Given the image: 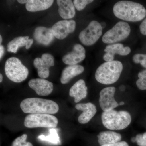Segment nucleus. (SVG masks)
I'll return each instance as SVG.
<instances>
[{
    "mask_svg": "<svg viewBox=\"0 0 146 146\" xmlns=\"http://www.w3.org/2000/svg\"><path fill=\"white\" fill-rule=\"evenodd\" d=\"M113 10L117 18L129 22L141 21L146 16V10L143 6L131 1L118 2L114 5Z\"/></svg>",
    "mask_w": 146,
    "mask_h": 146,
    "instance_id": "1",
    "label": "nucleus"
},
{
    "mask_svg": "<svg viewBox=\"0 0 146 146\" xmlns=\"http://www.w3.org/2000/svg\"><path fill=\"white\" fill-rule=\"evenodd\" d=\"M20 106L24 113L29 114L54 115L59 109L58 104L52 100L36 98L24 99Z\"/></svg>",
    "mask_w": 146,
    "mask_h": 146,
    "instance_id": "2",
    "label": "nucleus"
},
{
    "mask_svg": "<svg viewBox=\"0 0 146 146\" xmlns=\"http://www.w3.org/2000/svg\"><path fill=\"white\" fill-rule=\"evenodd\" d=\"M123 69L122 63L119 61L106 62L97 69L95 78L102 84L109 85L114 84L119 78Z\"/></svg>",
    "mask_w": 146,
    "mask_h": 146,
    "instance_id": "3",
    "label": "nucleus"
},
{
    "mask_svg": "<svg viewBox=\"0 0 146 146\" xmlns=\"http://www.w3.org/2000/svg\"><path fill=\"white\" fill-rule=\"evenodd\" d=\"M102 123L105 127L112 130L125 129L130 125L131 117L130 113L125 110L117 111L112 110L103 112L102 114Z\"/></svg>",
    "mask_w": 146,
    "mask_h": 146,
    "instance_id": "4",
    "label": "nucleus"
},
{
    "mask_svg": "<svg viewBox=\"0 0 146 146\" xmlns=\"http://www.w3.org/2000/svg\"><path fill=\"white\" fill-rule=\"evenodd\" d=\"M5 72L7 77L16 83L25 80L29 73L28 69L23 65L20 59L15 57L9 58L6 60Z\"/></svg>",
    "mask_w": 146,
    "mask_h": 146,
    "instance_id": "5",
    "label": "nucleus"
},
{
    "mask_svg": "<svg viewBox=\"0 0 146 146\" xmlns=\"http://www.w3.org/2000/svg\"><path fill=\"white\" fill-rule=\"evenodd\" d=\"M130 32L129 25L126 22L121 21L104 33L102 41L105 44H114L126 39Z\"/></svg>",
    "mask_w": 146,
    "mask_h": 146,
    "instance_id": "6",
    "label": "nucleus"
},
{
    "mask_svg": "<svg viewBox=\"0 0 146 146\" xmlns=\"http://www.w3.org/2000/svg\"><path fill=\"white\" fill-rule=\"evenodd\" d=\"M58 124L57 118L49 114H29L26 117L24 125L29 128H55Z\"/></svg>",
    "mask_w": 146,
    "mask_h": 146,
    "instance_id": "7",
    "label": "nucleus"
},
{
    "mask_svg": "<svg viewBox=\"0 0 146 146\" xmlns=\"http://www.w3.org/2000/svg\"><path fill=\"white\" fill-rule=\"evenodd\" d=\"M102 29L100 23L98 21H91L88 26L80 33L79 39L85 46L94 45L101 36Z\"/></svg>",
    "mask_w": 146,
    "mask_h": 146,
    "instance_id": "8",
    "label": "nucleus"
},
{
    "mask_svg": "<svg viewBox=\"0 0 146 146\" xmlns=\"http://www.w3.org/2000/svg\"><path fill=\"white\" fill-rule=\"evenodd\" d=\"M116 88L107 87L102 89L100 93L99 104L104 112L114 110L119 104L115 98Z\"/></svg>",
    "mask_w": 146,
    "mask_h": 146,
    "instance_id": "9",
    "label": "nucleus"
},
{
    "mask_svg": "<svg viewBox=\"0 0 146 146\" xmlns=\"http://www.w3.org/2000/svg\"><path fill=\"white\" fill-rule=\"evenodd\" d=\"M33 65L35 68L37 69L39 77L46 78L49 76L50 68L54 66V58L50 54H44L41 58H36L34 59Z\"/></svg>",
    "mask_w": 146,
    "mask_h": 146,
    "instance_id": "10",
    "label": "nucleus"
},
{
    "mask_svg": "<svg viewBox=\"0 0 146 146\" xmlns=\"http://www.w3.org/2000/svg\"><path fill=\"white\" fill-rule=\"evenodd\" d=\"M76 23L74 20H62L58 21L53 25V33L55 37L62 40L67 37L68 35L74 31Z\"/></svg>",
    "mask_w": 146,
    "mask_h": 146,
    "instance_id": "11",
    "label": "nucleus"
},
{
    "mask_svg": "<svg viewBox=\"0 0 146 146\" xmlns=\"http://www.w3.org/2000/svg\"><path fill=\"white\" fill-rule=\"evenodd\" d=\"M29 86L40 96H48L51 94L54 86L52 82L45 79H32L29 82Z\"/></svg>",
    "mask_w": 146,
    "mask_h": 146,
    "instance_id": "12",
    "label": "nucleus"
},
{
    "mask_svg": "<svg viewBox=\"0 0 146 146\" xmlns=\"http://www.w3.org/2000/svg\"><path fill=\"white\" fill-rule=\"evenodd\" d=\"M86 57L85 50L81 45L76 44L73 47V50L63 56V63L66 65H77L84 60Z\"/></svg>",
    "mask_w": 146,
    "mask_h": 146,
    "instance_id": "13",
    "label": "nucleus"
},
{
    "mask_svg": "<svg viewBox=\"0 0 146 146\" xmlns=\"http://www.w3.org/2000/svg\"><path fill=\"white\" fill-rule=\"evenodd\" d=\"M75 108L77 110L82 111L78 118V122L82 124L89 122L97 113L96 106L91 102L78 104Z\"/></svg>",
    "mask_w": 146,
    "mask_h": 146,
    "instance_id": "14",
    "label": "nucleus"
},
{
    "mask_svg": "<svg viewBox=\"0 0 146 146\" xmlns=\"http://www.w3.org/2000/svg\"><path fill=\"white\" fill-rule=\"evenodd\" d=\"M104 50L106 53L103 56V59L106 62L113 61L115 54L126 56L131 51L129 47H124L121 44L108 45L106 47Z\"/></svg>",
    "mask_w": 146,
    "mask_h": 146,
    "instance_id": "15",
    "label": "nucleus"
},
{
    "mask_svg": "<svg viewBox=\"0 0 146 146\" xmlns=\"http://www.w3.org/2000/svg\"><path fill=\"white\" fill-rule=\"evenodd\" d=\"M33 36L38 44L48 46L53 41L55 36L52 28L38 27L35 29Z\"/></svg>",
    "mask_w": 146,
    "mask_h": 146,
    "instance_id": "16",
    "label": "nucleus"
},
{
    "mask_svg": "<svg viewBox=\"0 0 146 146\" xmlns=\"http://www.w3.org/2000/svg\"><path fill=\"white\" fill-rule=\"evenodd\" d=\"M69 95L74 98L75 103L85 98L87 95V88L84 80L80 79L77 81L70 89Z\"/></svg>",
    "mask_w": 146,
    "mask_h": 146,
    "instance_id": "17",
    "label": "nucleus"
},
{
    "mask_svg": "<svg viewBox=\"0 0 146 146\" xmlns=\"http://www.w3.org/2000/svg\"><path fill=\"white\" fill-rule=\"evenodd\" d=\"M58 13L63 19H71L75 15V7L71 0H57Z\"/></svg>",
    "mask_w": 146,
    "mask_h": 146,
    "instance_id": "18",
    "label": "nucleus"
},
{
    "mask_svg": "<svg viewBox=\"0 0 146 146\" xmlns=\"http://www.w3.org/2000/svg\"><path fill=\"white\" fill-rule=\"evenodd\" d=\"M33 39H29L28 36H19L14 38L7 45V50L9 52L16 53L18 49L25 46L26 49H29L33 43Z\"/></svg>",
    "mask_w": 146,
    "mask_h": 146,
    "instance_id": "19",
    "label": "nucleus"
},
{
    "mask_svg": "<svg viewBox=\"0 0 146 146\" xmlns=\"http://www.w3.org/2000/svg\"><path fill=\"white\" fill-rule=\"evenodd\" d=\"M84 71L83 66L78 65H69L63 70L60 78L62 84L68 83L72 78L79 75Z\"/></svg>",
    "mask_w": 146,
    "mask_h": 146,
    "instance_id": "20",
    "label": "nucleus"
},
{
    "mask_svg": "<svg viewBox=\"0 0 146 146\" xmlns=\"http://www.w3.org/2000/svg\"><path fill=\"white\" fill-rule=\"evenodd\" d=\"M98 142L101 145H110L120 142L122 136L113 131H102L98 135Z\"/></svg>",
    "mask_w": 146,
    "mask_h": 146,
    "instance_id": "21",
    "label": "nucleus"
},
{
    "mask_svg": "<svg viewBox=\"0 0 146 146\" xmlns=\"http://www.w3.org/2000/svg\"><path fill=\"white\" fill-rule=\"evenodd\" d=\"M53 0H29L26 8L30 12H36L49 8L53 3Z\"/></svg>",
    "mask_w": 146,
    "mask_h": 146,
    "instance_id": "22",
    "label": "nucleus"
},
{
    "mask_svg": "<svg viewBox=\"0 0 146 146\" xmlns=\"http://www.w3.org/2000/svg\"><path fill=\"white\" fill-rule=\"evenodd\" d=\"M38 139L40 141L48 142L53 145H59L61 144L60 137L58 136L57 130L54 128L50 129L49 134L48 136L40 135L38 136Z\"/></svg>",
    "mask_w": 146,
    "mask_h": 146,
    "instance_id": "23",
    "label": "nucleus"
},
{
    "mask_svg": "<svg viewBox=\"0 0 146 146\" xmlns=\"http://www.w3.org/2000/svg\"><path fill=\"white\" fill-rule=\"evenodd\" d=\"M138 77L139 79L136 82L137 87L140 90H146V70L138 73Z\"/></svg>",
    "mask_w": 146,
    "mask_h": 146,
    "instance_id": "24",
    "label": "nucleus"
},
{
    "mask_svg": "<svg viewBox=\"0 0 146 146\" xmlns=\"http://www.w3.org/2000/svg\"><path fill=\"white\" fill-rule=\"evenodd\" d=\"M27 135L24 134L15 139L12 144V146H33L30 142H27Z\"/></svg>",
    "mask_w": 146,
    "mask_h": 146,
    "instance_id": "25",
    "label": "nucleus"
},
{
    "mask_svg": "<svg viewBox=\"0 0 146 146\" xmlns=\"http://www.w3.org/2000/svg\"><path fill=\"white\" fill-rule=\"evenodd\" d=\"M93 1V0H74L73 3L76 9L80 11L84 9L87 5Z\"/></svg>",
    "mask_w": 146,
    "mask_h": 146,
    "instance_id": "26",
    "label": "nucleus"
},
{
    "mask_svg": "<svg viewBox=\"0 0 146 146\" xmlns=\"http://www.w3.org/2000/svg\"><path fill=\"white\" fill-rule=\"evenodd\" d=\"M133 62L136 63H140L144 68H146V54H137L133 57Z\"/></svg>",
    "mask_w": 146,
    "mask_h": 146,
    "instance_id": "27",
    "label": "nucleus"
},
{
    "mask_svg": "<svg viewBox=\"0 0 146 146\" xmlns=\"http://www.w3.org/2000/svg\"><path fill=\"white\" fill-rule=\"evenodd\" d=\"M136 139L138 146H146V132L136 135Z\"/></svg>",
    "mask_w": 146,
    "mask_h": 146,
    "instance_id": "28",
    "label": "nucleus"
},
{
    "mask_svg": "<svg viewBox=\"0 0 146 146\" xmlns=\"http://www.w3.org/2000/svg\"><path fill=\"white\" fill-rule=\"evenodd\" d=\"M140 30L142 34L146 35V18H145L140 25Z\"/></svg>",
    "mask_w": 146,
    "mask_h": 146,
    "instance_id": "29",
    "label": "nucleus"
},
{
    "mask_svg": "<svg viewBox=\"0 0 146 146\" xmlns=\"http://www.w3.org/2000/svg\"><path fill=\"white\" fill-rule=\"evenodd\" d=\"M101 146H129L128 144L125 141H120L110 145H103Z\"/></svg>",
    "mask_w": 146,
    "mask_h": 146,
    "instance_id": "30",
    "label": "nucleus"
},
{
    "mask_svg": "<svg viewBox=\"0 0 146 146\" xmlns=\"http://www.w3.org/2000/svg\"><path fill=\"white\" fill-rule=\"evenodd\" d=\"M5 53V48L1 44L0 46V59H1Z\"/></svg>",
    "mask_w": 146,
    "mask_h": 146,
    "instance_id": "31",
    "label": "nucleus"
},
{
    "mask_svg": "<svg viewBox=\"0 0 146 146\" xmlns=\"http://www.w3.org/2000/svg\"><path fill=\"white\" fill-rule=\"evenodd\" d=\"M29 0H18V2L21 4H27Z\"/></svg>",
    "mask_w": 146,
    "mask_h": 146,
    "instance_id": "32",
    "label": "nucleus"
},
{
    "mask_svg": "<svg viewBox=\"0 0 146 146\" xmlns=\"http://www.w3.org/2000/svg\"><path fill=\"white\" fill-rule=\"evenodd\" d=\"M119 89L121 91H124L125 89V86L124 85H121V86H120Z\"/></svg>",
    "mask_w": 146,
    "mask_h": 146,
    "instance_id": "33",
    "label": "nucleus"
},
{
    "mask_svg": "<svg viewBox=\"0 0 146 146\" xmlns=\"http://www.w3.org/2000/svg\"><path fill=\"white\" fill-rule=\"evenodd\" d=\"M100 25L102 29L104 28L106 26V23L104 22H101L100 23Z\"/></svg>",
    "mask_w": 146,
    "mask_h": 146,
    "instance_id": "34",
    "label": "nucleus"
},
{
    "mask_svg": "<svg viewBox=\"0 0 146 146\" xmlns=\"http://www.w3.org/2000/svg\"><path fill=\"white\" fill-rule=\"evenodd\" d=\"M3 76L1 74H0V82H2L3 81Z\"/></svg>",
    "mask_w": 146,
    "mask_h": 146,
    "instance_id": "35",
    "label": "nucleus"
},
{
    "mask_svg": "<svg viewBox=\"0 0 146 146\" xmlns=\"http://www.w3.org/2000/svg\"><path fill=\"white\" fill-rule=\"evenodd\" d=\"M131 141L133 143L136 142V137H133V138H131Z\"/></svg>",
    "mask_w": 146,
    "mask_h": 146,
    "instance_id": "36",
    "label": "nucleus"
},
{
    "mask_svg": "<svg viewBox=\"0 0 146 146\" xmlns=\"http://www.w3.org/2000/svg\"><path fill=\"white\" fill-rule=\"evenodd\" d=\"M119 105L122 106L125 104V102H121L119 104Z\"/></svg>",
    "mask_w": 146,
    "mask_h": 146,
    "instance_id": "37",
    "label": "nucleus"
},
{
    "mask_svg": "<svg viewBox=\"0 0 146 146\" xmlns=\"http://www.w3.org/2000/svg\"><path fill=\"white\" fill-rule=\"evenodd\" d=\"M2 42V37L1 35H0V44H1Z\"/></svg>",
    "mask_w": 146,
    "mask_h": 146,
    "instance_id": "38",
    "label": "nucleus"
}]
</instances>
